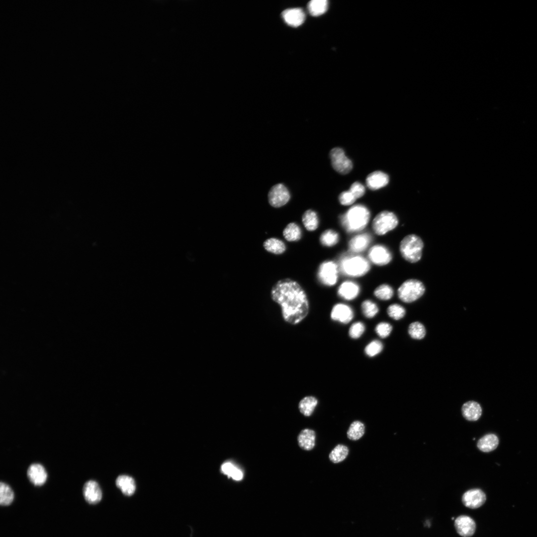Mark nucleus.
Masks as SVG:
<instances>
[{
  "mask_svg": "<svg viewBox=\"0 0 537 537\" xmlns=\"http://www.w3.org/2000/svg\"><path fill=\"white\" fill-rule=\"evenodd\" d=\"M271 299L280 305L284 321L297 325L303 321L309 311L306 293L296 281L289 278L278 280L270 290Z\"/></svg>",
  "mask_w": 537,
  "mask_h": 537,
  "instance_id": "f257e3e1",
  "label": "nucleus"
},
{
  "mask_svg": "<svg viewBox=\"0 0 537 537\" xmlns=\"http://www.w3.org/2000/svg\"><path fill=\"white\" fill-rule=\"evenodd\" d=\"M370 217L369 210L365 206L356 204L341 215L340 221L347 232L354 233L363 230L368 224Z\"/></svg>",
  "mask_w": 537,
  "mask_h": 537,
  "instance_id": "f03ea898",
  "label": "nucleus"
},
{
  "mask_svg": "<svg viewBox=\"0 0 537 537\" xmlns=\"http://www.w3.org/2000/svg\"><path fill=\"white\" fill-rule=\"evenodd\" d=\"M339 270L351 277H360L366 274L370 268L367 260L360 255L345 254L339 260Z\"/></svg>",
  "mask_w": 537,
  "mask_h": 537,
  "instance_id": "7ed1b4c3",
  "label": "nucleus"
},
{
  "mask_svg": "<svg viewBox=\"0 0 537 537\" xmlns=\"http://www.w3.org/2000/svg\"><path fill=\"white\" fill-rule=\"evenodd\" d=\"M423 247L424 243L421 238L415 234H410L401 240L399 250L405 260L414 263L420 260Z\"/></svg>",
  "mask_w": 537,
  "mask_h": 537,
  "instance_id": "20e7f679",
  "label": "nucleus"
},
{
  "mask_svg": "<svg viewBox=\"0 0 537 537\" xmlns=\"http://www.w3.org/2000/svg\"><path fill=\"white\" fill-rule=\"evenodd\" d=\"M425 287L423 283L416 279L405 281L398 288V296L403 302L411 303L420 298L424 293Z\"/></svg>",
  "mask_w": 537,
  "mask_h": 537,
  "instance_id": "39448f33",
  "label": "nucleus"
},
{
  "mask_svg": "<svg viewBox=\"0 0 537 537\" xmlns=\"http://www.w3.org/2000/svg\"><path fill=\"white\" fill-rule=\"evenodd\" d=\"M398 219L392 212L384 210L377 214L372 222V229L377 235L382 236L395 229Z\"/></svg>",
  "mask_w": 537,
  "mask_h": 537,
  "instance_id": "423d86ee",
  "label": "nucleus"
},
{
  "mask_svg": "<svg viewBox=\"0 0 537 537\" xmlns=\"http://www.w3.org/2000/svg\"><path fill=\"white\" fill-rule=\"evenodd\" d=\"M339 266L334 261H325L318 268L317 276L320 283L324 285L332 286L336 284L338 278Z\"/></svg>",
  "mask_w": 537,
  "mask_h": 537,
  "instance_id": "0eeeda50",
  "label": "nucleus"
},
{
  "mask_svg": "<svg viewBox=\"0 0 537 537\" xmlns=\"http://www.w3.org/2000/svg\"><path fill=\"white\" fill-rule=\"evenodd\" d=\"M330 157L333 168L338 173L347 174L352 170V162L346 156L342 148L336 147L332 149L330 151Z\"/></svg>",
  "mask_w": 537,
  "mask_h": 537,
  "instance_id": "6e6552de",
  "label": "nucleus"
},
{
  "mask_svg": "<svg viewBox=\"0 0 537 537\" xmlns=\"http://www.w3.org/2000/svg\"><path fill=\"white\" fill-rule=\"evenodd\" d=\"M290 198V195L288 189L281 183L273 186L268 193V203L275 208L284 205L289 201Z\"/></svg>",
  "mask_w": 537,
  "mask_h": 537,
  "instance_id": "1a4fd4ad",
  "label": "nucleus"
},
{
  "mask_svg": "<svg viewBox=\"0 0 537 537\" xmlns=\"http://www.w3.org/2000/svg\"><path fill=\"white\" fill-rule=\"evenodd\" d=\"M368 258L374 265L382 266L387 265L391 261L392 256L386 247L377 244L370 248L368 252Z\"/></svg>",
  "mask_w": 537,
  "mask_h": 537,
  "instance_id": "9d476101",
  "label": "nucleus"
},
{
  "mask_svg": "<svg viewBox=\"0 0 537 537\" xmlns=\"http://www.w3.org/2000/svg\"><path fill=\"white\" fill-rule=\"evenodd\" d=\"M354 316V313L353 309L350 306L341 303L335 304L330 313L331 319L332 320L344 324L350 322Z\"/></svg>",
  "mask_w": 537,
  "mask_h": 537,
  "instance_id": "9b49d317",
  "label": "nucleus"
},
{
  "mask_svg": "<svg viewBox=\"0 0 537 537\" xmlns=\"http://www.w3.org/2000/svg\"><path fill=\"white\" fill-rule=\"evenodd\" d=\"M486 500V495L480 489H472L466 491L462 497L464 505L470 509H477L484 504Z\"/></svg>",
  "mask_w": 537,
  "mask_h": 537,
  "instance_id": "f8f14e48",
  "label": "nucleus"
},
{
  "mask_svg": "<svg viewBox=\"0 0 537 537\" xmlns=\"http://www.w3.org/2000/svg\"><path fill=\"white\" fill-rule=\"evenodd\" d=\"M454 527L457 533L462 537H470L475 533L476 524L470 517L461 515L454 521Z\"/></svg>",
  "mask_w": 537,
  "mask_h": 537,
  "instance_id": "ddd939ff",
  "label": "nucleus"
},
{
  "mask_svg": "<svg viewBox=\"0 0 537 537\" xmlns=\"http://www.w3.org/2000/svg\"><path fill=\"white\" fill-rule=\"evenodd\" d=\"M83 495L86 501L95 504L101 500L102 492L98 484L94 480L87 481L83 487Z\"/></svg>",
  "mask_w": 537,
  "mask_h": 537,
  "instance_id": "4468645a",
  "label": "nucleus"
},
{
  "mask_svg": "<svg viewBox=\"0 0 537 537\" xmlns=\"http://www.w3.org/2000/svg\"><path fill=\"white\" fill-rule=\"evenodd\" d=\"M360 292V287L355 282L347 280L343 282L337 290L338 296L346 300H352L356 298Z\"/></svg>",
  "mask_w": 537,
  "mask_h": 537,
  "instance_id": "2eb2a0df",
  "label": "nucleus"
},
{
  "mask_svg": "<svg viewBox=\"0 0 537 537\" xmlns=\"http://www.w3.org/2000/svg\"><path fill=\"white\" fill-rule=\"evenodd\" d=\"M27 475L29 481L35 486H41L47 480L45 468L39 463H33L28 468Z\"/></svg>",
  "mask_w": 537,
  "mask_h": 537,
  "instance_id": "dca6fc26",
  "label": "nucleus"
},
{
  "mask_svg": "<svg viewBox=\"0 0 537 537\" xmlns=\"http://www.w3.org/2000/svg\"><path fill=\"white\" fill-rule=\"evenodd\" d=\"M371 239V235L367 233L355 236L348 243L349 251L352 253L363 252L370 244Z\"/></svg>",
  "mask_w": 537,
  "mask_h": 537,
  "instance_id": "f3484780",
  "label": "nucleus"
},
{
  "mask_svg": "<svg viewBox=\"0 0 537 537\" xmlns=\"http://www.w3.org/2000/svg\"><path fill=\"white\" fill-rule=\"evenodd\" d=\"M284 21L292 27H298L304 22L305 15L303 10L299 8L287 9L282 13Z\"/></svg>",
  "mask_w": 537,
  "mask_h": 537,
  "instance_id": "a211bd4d",
  "label": "nucleus"
},
{
  "mask_svg": "<svg viewBox=\"0 0 537 537\" xmlns=\"http://www.w3.org/2000/svg\"><path fill=\"white\" fill-rule=\"evenodd\" d=\"M389 182L387 174L381 171H375L369 174L366 179L367 187L371 190L379 189L386 186Z\"/></svg>",
  "mask_w": 537,
  "mask_h": 537,
  "instance_id": "6ab92c4d",
  "label": "nucleus"
},
{
  "mask_svg": "<svg viewBox=\"0 0 537 537\" xmlns=\"http://www.w3.org/2000/svg\"><path fill=\"white\" fill-rule=\"evenodd\" d=\"M316 433L310 429H304L299 434L297 438L299 446L305 450H311L315 446Z\"/></svg>",
  "mask_w": 537,
  "mask_h": 537,
  "instance_id": "aec40b11",
  "label": "nucleus"
},
{
  "mask_svg": "<svg viewBox=\"0 0 537 537\" xmlns=\"http://www.w3.org/2000/svg\"><path fill=\"white\" fill-rule=\"evenodd\" d=\"M461 412L465 419L469 421H475L480 417L482 409L477 402L469 401L463 404Z\"/></svg>",
  "mask_w": 537,
  "mask_h": 537,
  "instance_id": "412c9836",
  "label": "nucleus"
},
{
  "mask_svg": "<svg viewBox=\"0 0 537 537\" xmlns=\"http://www.w3.org/2000/svg\"><path fill=\"white\" fill-rule=\"evenodd\" d=\"M116 485L126 496H131L136 490V484L134 479L128 475H121L116 479Z\"/></svg>",
  "mask_w": 537,
  "mask_h": 537,
  "instance_id": "4be33fe9",
  "label": "nucleus"
},
{
  "mask_svg": "<svg viewBox=\"0 0 537 537\" xmlns=\"http://www.w3.org/2000/svg\"><path fill=\"white\" fill-rule=\"evenodd\" d=\"M498 444V437L493 434H489L484 436L478 440L477 446L481 451L487 452L496 449Z\"/></svg>",
  "mask_w": 537,
  "mask_h": 537,
  "instance_id": "5701e85b",
  "label": "nucleus"
},
{
  "mask_svg": "<svg viewBox=\"0 0 537 537\" xmlns=\"http://www.w3.org/2000/svg\"><path fill=\"white\" fill-rule=\"evenodd\" d=\"M318 401L313 396H307L303 398L299 402L298 408L300 413L306 417L312 415L317 406Z\"/></svg>",
  "mask_w": 537,
  "mask_h": 537,
  "instance_id": "b1692460",
  "label": "nucleus"
},
{
  "mask_svg": "<svg viewBox=\"0 0 537 537\" xmlns=\"http://www.w3.org/2000/svg\"><path fill=\"white\" fill-rule=\"evenodd\" d=\"M264 249L268 252L275 255H280L286 251V245L281 240L274 238H269L263 243Z\"/></svg>",
  "mask_w": 537,
  "mask_h": 537,
  "instance_id": "393cba45",
  "label": "nucleus"
},
{
  "mask_svg": "<svg viewBox=\"0 0 537 537\" xmlns=\"http://www.w3.org/2000/svg\"><path fill=\"white\" fill-rule=\"evenodd\" d=\"M284 238L288 242L298 241L301 238L302 231L295 222L288 223L282 231Z\"/></svg>",
  "mask_w": 537,
  "mask_h": 537,
  "instance_id": "a878e982",
  "label": "nucleus"
},
{
  "mask_svg": "<svg viewBox=\"0 0 537 537\" xmlns=\"http://www.w3.org/2000/svg\"><path fill=\"white\" fill-rule=\"evenodd\" d=\"M302 221L305 229L309 231L316 230L319 223L317 213L312 209H308L304 212L302 215Z\"/></svg>",
  "mask_w": 537,
  "mask_h": 537,
  "instance_id": "bb28decb",
  "label": "nucleus"
},
{
  "mask_svg": "<svg viewBox=\"0 0 537 537\" xmlns=\"http://www.w3.org/2000/svg\"><path fill=\"white\" fill-rule=\"evenodd\" d=\"M365 429V425L362 422L358 420L353 421L347 432L348 438L353 441L358 440L364 435Z\"/></svg>",
  "mask_w": 537,
  "mask_h": 537,
  "instance_id": "cd10ccee",
  "label": "nucleus"
},
{
  "mask_svg": "<svg viewBox=\"0 0 537 537\" xmlns=\"http://www.w3.org/2000/svg\"><path fill=\"white\" fill-rule=\"evenodd\" d=\"M349 453L348 447L343 444L337 445L330 452L329 458L334 463H338L344 461Z\"/></svg>",
  "mask_w": 537,
  "mask_h": 537,
  "instance_id": "c85d7f7f",
  "label": "nucleus"
},
{
  "mask_svg": "<svg viewBox=\"0 0 537 537\" xmlns=\"http://www.w3.org/2000/svg\"><path fill=\"white\" fill-rule=\"evenodd\" d=\"M340 237L339 233L333 229L325 230L321 234L319 240L322 245L325 247H331L336 245L339 241Z\"/></svg>",
  "mask_w": 537,
  "mask_h": 537,
  "instance_id": "c756f323",
  "label": "nucleus"
},
{
  "mask_svg": "<svg viewBox=\"0 0 537 537\" xmlns=\"http://www.w3.org/2000/svg\"><path fill=\"white\" fill-rule=\"evenodd\" d=\"M328 1L326 0H312L308 4V9L313 16H319L327 10Z\"/></svg>",
  "mask_w": 537,
  "mask_h": 537,
  "instance_id": "7c9ffc66",
  "label": "nucleus"
},
{
  "mask_svg": "<svg viewBox=\"0 0 537 537\" xmlns=\"http://www.w3.org/2000/svg\"><path fill=\"white\" fill-rule=\"evenodd\" d=\"M221 469L223 473L227 475L228 477H231L234 480L239 481L243 478V474L242 471L231 462L224 463L221 465Z\"/></svg>",
  "mask_w": 537,
  "mask_h": 537,
  "instance_id": "2f4dec72",
  "label": "nucleus"
},
{
  "mask_svg": "<svg viewBox=\"0 0 537 537\" xmlns=\"http://www.w3.org/2000/svg\"><path fill=\"white\" fill-rule=\"evenodd\" d=\"M14 498V494L11 488L6 483L0 482V503L2 506L10 505Z\"/></svg>",
  "mask_w": 537,
  "mask_h": 537,
  "instance_id": "473e14b6",
  "label": "nucleus"
},
{
  "mask_svg": "<svg viewBox=\"0 0 537 537\" xmlns=\"http://www.w3.org/2000/svg\"><path fill=\"white\" fill-rule=\"evenodd\" d=\"M361 310L364 316L368 319L374 317L379 312L377 305L369 299H366L362 302Z\"/></svg>",
  "mask_w": 537,
  "mask_h": 537,
  "instance_id": "72a5a7b5",
  "label": "nucleus"
},
{
  "mask_svg": "<svg viewBox=\"0 0 537 537\" xmlns=\"http://www.w3.org/2000/svg\"><path fill=\"white\" fill-rule=\"evenodd\" d=\"M393 289L387 284H382L378 286L374 290V295L381 300H388L393 295Z\"/></svg>",
  "mask_w": 537,
  "mask_h": 537,
  "instance_id": "f704fd0d",
  "label": "nucleus"
},
{
  "mask_svg": "<svg viewBox=\"0 0 537 537\" xmlns=\"http://www.w3.org/2000/svg\"><path fill=\"white\" fill-rule=\"evenodd\" d=\"M408 333L414 339L420 340L424 338L426 329L424 326L419 322L411 323L408 327Z\"/></svg>",
  "mask_w": 537,
  "mask_h": 537,
  "instance_id": "c9c22d12",
  "label": "nucleus"
},
{
  "mask_svg": "<svg viewBox=\"0 0 537 537\" xmlns=\"http://www.w3.org/2000/svg\"><path fill=\"white\" fill-rule=\"evenodd\" d=\"M383 349V345L381 342L377 340H374L365 346L364 351L367 356L372 358L380 354Z\"/></svg>",
  "mask_w": 537,
  "mask_h": 537,
  "instance_id": "e433bc0d",
  "label": "nucleus"
},
{
  "mask_svg": "<svg viewBox=\"0 0 537 537\" xmlns=\"http://www.w3.org/2000/svg\"><path fill=\"white\" fill-rule=\"evenodd\" d=\"M388 315L395 320H398L403 318L406 313L405 308L398 304H392L390 305L387 309Z\"/></svg>",
  "mask_w": 537,
  "mask_h": 537,
  "instance_id": "4c0bfd02",
  "label": "nucleus"
},
{
  "mask_svg": "<svg viewBox=\"0 0 537 537\" xmlns=\"http://www.w3.org/2000/svg\"><path fill=\"white\" fill-rule=\"evenodd\" d=\"M365 330V325L362 322H356L350 326L349 335L352 339H358L363 335Z\"/></svg>",
  "mask_w": 537,
  "mask_h": 537,
  "instance_id": "58836bf2",
  "label": "nucleus"
},
{
  "mask_svg": "<svg viewBox=\"0 0 537 537\" xmlns=\"http://www.w3.org/2000/svg\"><path fill=\"white\" fill-rule=\"evenodd\" d=\"M392 331V325L386 322H381L378 323L375 327V332L381 338L388 337Z\"/></svg>",
  "mask_w": 537,
  "mask_h": 537,
  "instance_id": "ea45409f",
  "label": "nucleus"
},
{
  "mask_svg": "<svg viewBox=\"0 0 537 537\" xmlns=\"http://www.w3.org/2000/svg\"><path fill=\"white\" fill-rule=\"evenodd\" d=\"M356 197L349 190L343 191L339 196L340 203L343 205H350L353 204L356 200Z\"/></svg>",
  "mask_w": 537,
  "mask_h": 537,
  "instance_id": "a19ab883",
  "label": "nucleus"
},
{
  "mask_svg": "<svg viewBox=\"0 0 537 537\" xmlns=\"http://www.w3.org/2000/svg\"><path fill=\"white\" fill-rule=\"evenodd\" d=\"M349 190L357 199L360 198L364 194L365 189L363 184L359 182L356 181L351 185Z\"/></svg>",
  "mask_w": 537,
  "mask_h": 537,
  "instance_id": "79ce46f5",
  "label": "nucleus"
}]
</instances>
